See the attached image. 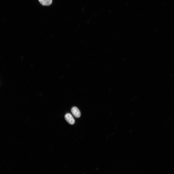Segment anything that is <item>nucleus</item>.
I'll return each instance as SVG.
<instances>
[{"instance_id": "nucleus-2", "label": "nucleus", "mask_w": 174, "mask_h": 174, "mask_svg": "<svg viewBox=\"0 0 174 174\" xmlns=\"http://www.w3.org/2000/svg\"><path fill=\"white\" fill-rule=\"evenodd\" d=\"M71 111L73 115L76 118L79 117L81 115L79 109L76 107L72 108Z\"/></svg>"}, {"instance_id": "nucleus-3", "label": "nucleus", "mask_w": 174, "mask_h": 174, "mask_svg": "<svg viewBox=\"0 0 174 174\" xmlns=\"http://www.w3.org/2000/svg\"><path fill=\"white\" fill-rule=\"evenodd\" d=\"M40 3L43 5L48 6L52 3V0H38Z\"/></svg>"}, {"instance_id": "nucleus-1", "label": "nucleus", "mask_w": 174, "mask_h": 174, "mask_svg": "<svg viewBox=\"0 0 174 174\" xmlns=\"http://www.w3.org/2000/svg\"><path fill=\"white\" fill-rule=\"evenodd\" d=\"M65 118L67 122L70 124L73 125L75 122L74 119L70 113L66 114L65 116Z\"/></svg>"}]
</instances>
